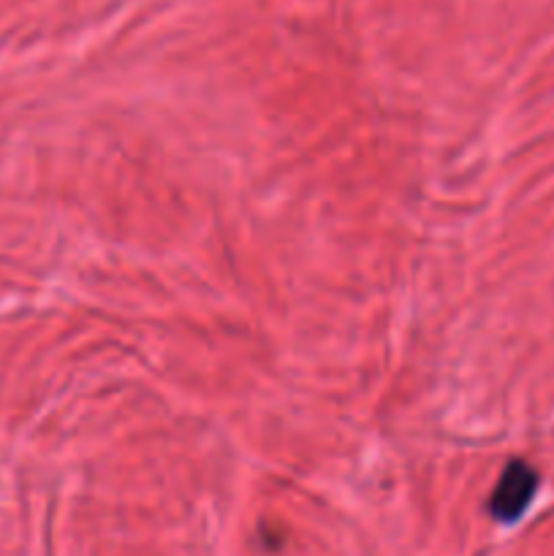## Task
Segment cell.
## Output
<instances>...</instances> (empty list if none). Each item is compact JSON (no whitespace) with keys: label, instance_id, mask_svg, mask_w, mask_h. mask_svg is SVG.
<instances>
[{"label":"cell","instance_id":"obj_1","mask_svg":"<svg viewBox=\"0 0 554 556\" xmlns=\"http://www.w3.org/2000/svg\"><path fill=\"white\" fill-rule=\"evenodd\" d=\"M538 492V472L527 462L514 459L505 465L503 476H500L498 486H494L492 500H489V514L500 521V525H514L525 516L530 508L532 497Z\"/></svg>","mask_w":554,"mask_h":556}]
</instances>
